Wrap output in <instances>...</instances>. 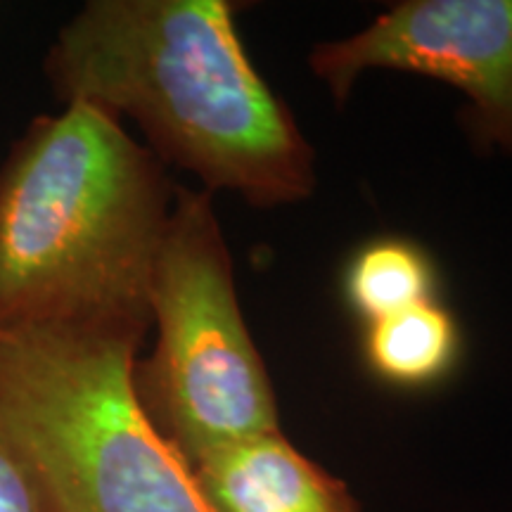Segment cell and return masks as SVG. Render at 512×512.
I'll return each mask as SVG.
<instances>
[{
	"instance_id": "cell-6",
	"label": "cell",
	"mask_w": 512,
	"mask_h": 512,
	"mask_svg": "<svg viewBox=\"0 0 512 512\" xmlns=\"http://www.w3.org/2000/svg\"><path fill=\"white\" fill-rule=\"evenodd\" d=\"M190 467L214 512H361L347 482L280 430L223 446Z\"/></svg>"
},
{
	"instance_id": "cell-9",
	"label": "cell",
	"mask_w": 512,
	"mask_h": 512,
	"mask_svg": "<svg viewBox=\"0 0 512 512\" xmlns=\"http://www.w3.org/2000/svg\"><path fill=\"white\" fill-rule=\"evenodd\" d=\"M0 512H53L15 456L0 444Z\"/></svg>"
},
{
	"instance_id": "cell-5",
	"label": "cell",
	"mask_w": 512,
	"mask_h": 512,
	"mask_svg": "<svg viewBox=\"0 0 512 512\" xmlns=\"http://www.w3.org/2000/svg\"><path fill=\"white\" fill-rule=\"evenodd\" d=\"M337 105L373 69L437 79L465 95L460 126L484 155L512 157V0H406L366 29L311 50Z\"/></svg>"
},
{
	"instance_id": "cell-2",
	"label": "cell",
	"mask_w": 512,
	"mask_h": 512,
	"mask_svg": "<svg viewBox=\"0 0 512 512\" xmlns=\"http://www.w3.org/2000/svg\"><path fill=\"white\" fill-rule=\"evenodd\" d=\"M176 185L91 105L36 117L0 166V335L83 330L143 344Z\"/></svg>"
},
{
	"instance_id": "cell-7",
	"label": "cell",
	"mask_w": 512,
	"mask_h": 512,
	"mask_svg": "<svg viewBox=\"0 0 512 512\" xmlns=\"http://www.w3.org/2000/svg\"><path fill=\"white\" fill-rule=\"evenodd\" d=\"M458 356V323L437 302L366 325L363 361L370 375L389 387H432L451 373Z\"/></svg>"
},
{
	"instance_id": "cell-3",
	"label": "cell",
	"mask_w": 512,
	"mask_h": 512,
	"mask_svg": "<svg viewBox=\"0 0 512 512\" xmlns=\"http://www.w3.org/2000/svg\"><path fill=\"white\" fill-rule=\"evenodd\" d=\"M138 349L83 330L0 335V444L53 512H214L138 403Z\"/></svg>"
},
{
	"instance_id": "cell-8",
	"label": "cell",
	"mask_w": 512,
	"mask_h": 512,
	"mask_svg": "<svg viewBox=\"0 0 512 512\" xmlns=\"http://www.w3.org/2000/svg\"><path fill=\"white\" fill-rule=\"evenodd\" d=\"M437 275L425 249L406 238H377L351 256L344 299L366 325L434 302Z\"/></svg>"
},
{
	"instance_id": "cell-1",
	"label": "cell",
	"mask_w": 512,
	"mask_h": 512,
	"mask_svg": "<svg viewBox=\"0 0 512 512\" xmlns=\"http://www.w3.org/2000/svg\"><path fill=\"white\" fill-rule=\"evenodd\" d=\"M228 0H91L50 43L43 74L64 105L138 124L147 150L254 207L309 200L316 157L261 79Z\"/></svg>"
},
{
	"instance_id": "cell-4",
	"label": "cell",
	"mask_w": 512,
	"mask_h": 512,
	"mask_svg": "<svg viewBox=\"0 0 512 512\" xmlns=\"http://www.w3.org/2000/svg\"><path fill=\"white\" fill-rule=\"evenodd\" d=\"M155 351L133 366L138 403L188 463L280 430L278 401L235 290L207 190L176 188L155 268Z\"/></svg>"
}]
</instances>
